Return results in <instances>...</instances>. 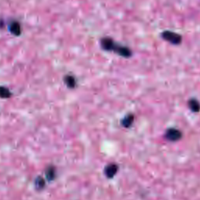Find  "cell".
<instances>
[{
  "label": "cell",
  "mask_w": 200,
  "mask_h": 200,
  "mask_svg": "<svg viewBox=\"0 0 200 200\" xmlns=\"http://www.w3.org/2000/svg\"><path fill=\"white\" fill-rule=\"evenodd\" d=\"M100 44H101V47L103 48V49L106 50V51H113L116 45L115 44L113 40L109 37L102 38Z\"/></svg>",
  "instance_id": "3957f363"
},
{
  "label": "cell",
  "mask_w": 200,
  "mask_h": 200,
  "mask_svg": "<svg viewBox=\"0 0 200 200\" xmlns=\"http://www.w3.org/2000/svg\"><path fill=\"white\" fill-rule=\"evenodd\" d=\"M9 29H10V31L11 34H13L14 35L19 36L20 34H21V24L17 22V21H14V22L11 23Z\"/></svg>",
  "instance_id": "5b68a950"
},
{
  "label": "cell",
  "mask_w": 200,
  "mask_h": 200,
  "mask_svg": "<svg viewBox=\"0 0 200 200\" xmlns=\"http://www.w3.org/2000/svg\"><path fill=\"white\" fill-rule=\"evenodd\" d=\"M134 119H135V117H134V115H132V114L127 115V116H125L123 120H122V121H121L122 125H123L124 127H130L131 125L133 124Z\"/></svg>",
  "instance_id": "9c48e42d"
},
{
  "label": "cell",
  "mask_w": 200,
  "mask_h": 200,
  "mask_svg": "<svg viewBox=\"0 0 200 200\" xmlns=\"http://www.w3.org/2000/svg\"><path fill=\"white\" fill-rule=\"evenodd\" d=\"M162 38L173 45H179L182 41V37L178 33L165 31L162 33Z\"/></svg>",
  "instance_id": "6da1fadb"
},
{
  "label": "cell",
  "mask_w": 200,
  "mask_h": 200,
  "mask_svg": "<svg viewBox=\"0 0 200 200\" xmlns=\"http://www.w3.org/2000/svg\"><path fill=\"white\" fill-rule=\"evenodd\" d=\"M117 171V166L116 164H110L106 168V175H107V177L109 178H112L114 176V175Z\"/></svg>",
  "instance_id": "ba28073f"
},
{
  "label": "cell",
  "mask_w": 200,
  "mask_h": 200,
  "mask_svg": "<svg viewBox=\"0 0 200 200\" xmlns=\"http://www.w3.org/2000/svg\"><path fill=\"white\" fill-rule=\"evenodd\" d=\"M64 81H65L66 85L67 86L70 88H75L76 84V79L74 76L71 75H67L65 77H64Z\"/></svg>",
  "instance_id": "52a82bcc"
},
{
  "label": "cell",
  "mask_w": 200,
  "mask_h": 200,
  "mask_svg": "<svg viewBox=\"0 0 200 200\" xmlns=\"http://www.w3.org/2000/svg\"><path fill=\"white\" fill-rule=\"evenodd\" d=\"M113 51L117 53L118 55L125 57V58H128V57H130L132 55V53L130 49L126 46L118 45H116V46H115Z\"/></svg>",
  "instance_id": "277c9868"
},
{
  "label": "cell",
  "mask_w": 200,
  "mask_h": 200,
  "mask_svg": "<svg viewBox=\"0 0 200 200\" xmlns=\"http://www.w3.org/2000/svg\"><path fill=\"white\" fill-rule=\"evenodd\" d=\"M165 137L167 139L171 142H176L179 139H181L182 137V134L179 130L175 128H169L166 131L165 134Z\"/></svg>",
  "instance_id": "7a4b0ae2"
},
{
  "label": "cell",
  "mask_w": 200,
  "mask_h": 200,
  "mask_svg": "<svg viewBox=\"0 0 200 200\" xmlns=\"http://www.w3.org/2000/svg\"><path fill=\"white\" fill-rule=\"evenodd\" d=\"M11 92H10L8 88H6V87H2L0 86V98L2 99H8L11 96Z\"/></svg>",
  "instance_id": "30bf717a"
},
{
  "label": "cell",
  "mask_w": 200,
  "mask_h": 200,
  "mask_svg": "<svg viewBox=\"0 0 200 200\" xmlns=\"http://www.w3.org/2000/svg\"><path fill=\"white\" fill-rule=\"evenodd\" d=\"M4 27V21L2 20H0V28Z\"/></svg>",
  "instance_id": "8fae6325"
},
{
  "label": "cell",
  "mask_w": 200,
  "mask_h": 200,
  "mask_svg": "<svg viewBox=\"0 0 200 200\" xmlns=\"http://www.w3.org/2000/svg\"><path fill=\"white\" fill-rule=\"evenodd\" d=\"M188 106L192 112L197 113L200 110V103L195 99H191L188 102Z\"/></svg>",
  "instance_id": "8992f818"
}]
</instances>
